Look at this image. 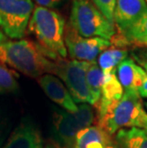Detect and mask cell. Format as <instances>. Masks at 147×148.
<instances>
[{"instance_id": "cell-1", "label": "cell", "mask_w": 147, "mask_h": 148, "mask_svg": "<svg viewBox=\"0 0 147 148\" xmlns=\"http://www.w3.org/2000/svg\"><path fill=\"white\" fill-rule=\"evenodd\" d=\"M0 61L25 75L38 78L55 73V61L51 60L37 43L20 39L0 44Z\"/></svg>"}, {"instance_id": "cell-2", "label": "cell", "mask_w": 147, "mask_h": 148, "mask_svg": "<svg viewBox=\"0 0 147 148\" xmlns=\"http://www.w3.org/2000/svg\"><path fill=\"white\" fill-rule=\"evenodd\" d=\"M65 19L58 12L36 6L28 24L30 34L53 61L66 58L67 49L64 41Z\"/></svg>"}, {"instance_id": "cell-3", "label": "cell", "mask_w": 147, "mask_h": 148, "mask_svg": "<svg viewBox=\"0 0 147 148\" xmlns=\"http://www.w3.org/2000/svg\"><path fill=\"white\" fill-rule=\"evenodd\" d=\"M146 115L139 93L124 91L122 97L102 116L96 119V125L110 136H114L124 127L142 129Z\"/></svg>"}, {"instance_id": "cell-4", "label": "cell", "mask_w": 147, "mask_h": 148, "mask_svg": "<svg viewBox=\"0 0 147 148\" xmlns=\"http://www.w3.org/2000/svg\"><path fill=\"white\" fill-rule=\"evenodd\" d=\"M68 24L83 37H101L112 41L118 34L115 24L111 23L91 0H72Z\"/></svg>"}, {"instance_id": "cell-5", "label": "cell", "mask_w": 147, "mask_h": 148, "mask_svg": "<svg viewBox=\"0 0 147 148\" xmlns=\"http://www.w3.org/2000/svg\"><path fill=\"white\" fill-rule=\"evenodd\" d=\"M95 121V112L87 103L79 104L75 113L58 110L53 115L55 133L64 148H73L77 135L83 129L92 126Z\"/></svg>"}, {"instance_id": "cell-6", "label": "cell", "mask_w": 147, "mask_h": 148, "mask_svg": "<svg viewBox=\"0 0 147 148\" xmlns=\"http://www.w3.org/2000/svg\"><path fill=\"white\" fill-rule=\"evenodd\" d=\"M90 62L66 58L55 61L54 75L60 77L75 102L87 103L93 106V97L86 80V72Z\"/></svg>"}, {"instance_id": "cell-7", "label": "cell", "mask_w": 147, "mask_h": 148, "mask_svg": "<svg viewBox=\"0 0 147 148\" xmlns=\"http://www.w3.org/2000/svg\"><path fill=\"white\" fill-rule=\"evenodd\" d=\"M34 9L33 0H0V28L7 37L21 39Z\"/></svg>"}, {"instance_id": "cell-8", "label": "cell", "mask_w": 147, "mask_h": 148, "mask_svg": "<svg viewBox=\"0 0 147 148\" xmlns=\"http://www.w3.org/2000/svg\"><path fill=\"white\" fill-rule=\"evenodd\" d=\"M64 41L70 58L75 60L96 61L102 52L112 46L110 40L101 37H83L67 24L65 26Z\"/></svg>"}, {"instance_id": "cell-9", "label": "cell", "mask_w": 147, "mask_h": 148, "mask_svg": "<svg viewBox=\"0 0 147 148\" xmlns=\"http://www.w3.org/2000/svg\"><path fill=\"white\" fill-rule=\"evenodd\" d=\"M146 11L145 0H116L114 24L118 36H123Z\"/></svg>"}, {"instance_id": "cell-10", "label": "cell", "mask_w": 147, "mask_h": 148, "mask_svg": "<svg viewBox=\"0 0 147 148\" xmlns=\"http://www.w3.org/2000/svg\"><path fill=\"white\" fill-rule=\"evenodd\" d=\"M37 82L52 101L57 103L65 111L71 113L77 112L79 105L76 104L66 86L57 77L46 74L37 78Z\"/></svg>"}, {"instance_id": "cell-11", "label": "cell", "mask_w": 147, "mask_h": 148, "mask_svg": "<svg viewBox=\"0 0 147 148\" xmlns=\"http://www.w3.org/2000/svg\"><path fill=\"white\" fill-rule=\"evenodd\" d=\"M1 148H42L41 135L30 119H24Z\"/></svg>"}, {"instance_id": "cell-12", "label": "cell", "mask_w": 147, "mask_h": 148, "mask_svg": "<svg viewBox=\"0 0 147 148\" xmlns=\"http://www.w3.org/2000/svg\"><path fill=\"white\" fill-rule=\"evenodd\" d=\"M124 90L115 73L104 74L101 86V94L96 109V119L101 118L123 96Z\"/></svg>"}, {"instance_id": "cell-13", "label": "cell", "mask_w": 147, "mask_h": 148, "mask_svg": "<svg viewBox=\"0 0 147 148\" xmlns=\"http://www.w3.org/2000/svg\"><path fill=\"white\" fill-rule=\"evenodd\" d=\"M116 73L124 91H135V92H137L147 75L144 69L137 65L133 58L124 59L118 66Z\"/></svg>"}, {"instance_id": "cell-14", "label": "cell", "mask_w": 147, "mask_h": 148, "mask_svg": "<svg viewBox=\"0 0 147 148\" xmlns=\"http://www.w3.org/2000/svg\"><path fill=\"white\" fill-rule=\"evenodd\" d=\"M73 148H113V136L92 125L77 135Z\"/></svg>"}, {"instance_id": "cell-15", "label": "cell", "mask_w": 147, "mask_h": 148, "mask_svg": "<svg viewBox=\"0 0 147 148\" xmlns=\"http://www.w3.org/2000/svg\"><path fill=\"white\" fill-rule=\"evenodd\" d=\"M113 148H147V134L143 129H120L113 136Z\"/></svg>"}, {"instance_id": "cell-16", "label": "cell", "mask_w": 147, "mask_h": 148, "mask_svg": "<svg viewBox=\"0 0 147 148\" xmlns=\"http://www.w3.org/2000/svg\"><path fill=\"white\" fill-rule=\"evenodd\" d=\"M147 37V11L142 17L137 20L123 36H116L111 41L112 45L117 48H125V47L135 45L140 40Z\"/></svg>"}, {"instance_id": "cell-17", "label": "cell", "mask_w": 147, "mask_h": 148, "mask_svg": "<svg viewBox=\"0 0 147 148\" xmlns=\"http://www.w3.org/2000/svg\"><path fill=\"white\" fill-rule=\"evenodd\" d=\"M128 56V50L126 48H117L112 47L105 50L98 58V67L104 74L115 73L118 66L126 59Z\"/></svg>"}, {"instance_id": "cell-18", "label": "cell", "mask_w": 147, "mask_h": 148, "mask_svg": "<svg viewBox=\"0 0 147 148\" xmlns=\"http://www.w3.org/2000/svg\"><path fill=\"white\" fill-rule=\"evenodd\" d=\"M103 78H104V73L98 67L96 61L90 62V65L86 72V80L93 97L94 107L96 106L101 99Z\"/></svg>"}, {"instance_id": "cell-19", "label": "cell", "mask_w": 147, "mask_h": 148, "mask_svg": "<svg viewBox=\"0 0 147 148\" xmlns=\"http://www.w3.org/2000/svg\"><path fill=\"white\" fill-rule=\"evenodd\" d=\"M18 82L14 73L0 64V95L15 92L18 89Z\"/></svg>"}, {"instance_id": "cell-20", "label": "cell", "mask_w": 147, "mask_h": 148, "mask_svg": "<svg viewBox=\"0 0 147 148\" xmlns=\"http://www.w3.org/2000/svg\"><path fill=\"white\" fill-rule=\"evenodd\" d=\"M91 1L111 23L114 24L116 0H91Z\"/></svg>"}, {"instance_id": "cell-21", "label": "cell", "mask_w": 147, "mask_h": 148, "mask_svg": "<svg viewBox=\"0 0 147 148\" xmlns=\"http://www.w3.org/2000/svg\"><path fill=\"white\" fill-rule=\"evenodd\" d=\"M131 55L134 60L147 73V47H134Z\"/></svg>"}, {"instance_id": "cell-22", "label": "cell", "mask_w": 147, "mask_h": 148, "mask_svg": "<svg viewBox=\"0 0 147 148\" xmlns=\"http://www.w3.org/2000/svg\"><path fill=\"white\" fill-rule=\"evenodd\" d=\"M37 6L48 9H59L68 3L69 0H34Z\"/></svg>"}, {"instance_id": "cell-23", "label": "cell", "mask_w": 147, "mask_h": 148, "mask_svg": "<svg viewBox=\"0 0 147 148\" xmlns=\"http://www.w3.org/2000/svg\"><path fill=\"white\" fill-rule=\"evenodd\" d=\"M137 93H139L140 97H146L147 99V75L143 80L142 84L139 88V90H137Z\"/></svg>"}, {"instance_id": "cell-24", "label": "cell", "mask_w": 147, "mask_h": 148, "mask_svg": "<svg viewBox=\"0 0 147 148\" xmlns=\"http://www.w3.org/2000/svg\"><path fill=\"white\" fill-rule=\"evenodd\" d=\"M4 128H5V122H4V119L0 115V144L2 143V140H3V136H4Z\"/></svg>"}, {"instance_id": "cell-25", "label": "cell", "mask_w": 147, "mask_h": 148, "mask_svg": "<svg viewBox=\"0 0 147 148\" xmlns=\"http://www.w3.org/2000/svg\"><path fill=\"white\" fill-rule=\"evenodd\" d=\"M8 41V37L7 36L2 32V30L0 29V44L4 43V42H7Z\"/></svg>"}, {"instance_id": "cell-26", "label": "cell", "mask_w": 147, "mask_h": 148, "mask_svg": "<svg viewBox=\"0 0 147 148\" xmlns=\"http://www.w3.org/2000/svg\"><path fill=\"white\" fill-rule=\"evenodd\" d=\"M134 47H147V37L144 39L140 40L139 42L136 43L135 45H134Z\"/></svg>"}, {"instance_id": "cell-27", "label": "cell", "mask_w": 147, "mask_h": 148, "mask_svg": "<svg viewBox=\"0 0 147 148\" xmlns=\"http://www.w3.org/2000/svg\"><path fill=\"white\" fill-rule=\"evenodd\" d=\"M142 129H143L145 132H146V134H147V115L145 116V118L144 119H143V122H142Z\"/></svg>"}, {"instance_id": "cell-28", "label": "cell", "mask_w": 147, "mask_h": 148, "mask_svg": "<svg viewBox=\"0 0 147 148\" xmlns=\"http://www.w3.org/2000/svg\"><path fill=\"white\" fill-rule=\"evenodd\" d=\"M46 148H64V147H61L60 145H58V144L53 143V144H49V145L47 146Z\"/></svg>"}, {"instance_id": "cell-29", "label": "cell", "mask_w": 147, "mask_h": 148, "mask_svg": "<svg viewBox=\"0 0 147 148\" xmlns=\"http://www.w3.org/2000/svg\"><path fill=\"white\" fill-rule=\"evenodd\" d=\"M146 108H147V102H146Z\"/></svg>"}, {"instance_id": "cell-30", "label": "cell", "mask_w": 147, "mask_h": 148, "mask_svg": "<svg viewBox=\"0 0 147 148\" xmlns=\"http://www.w3.org/2000/svg\"><path fill=\"white\" fill-rule=\"evenodd\" d=\"M145 1H146V3H147V0H145Z\"/></svg>"}]
</instances>
